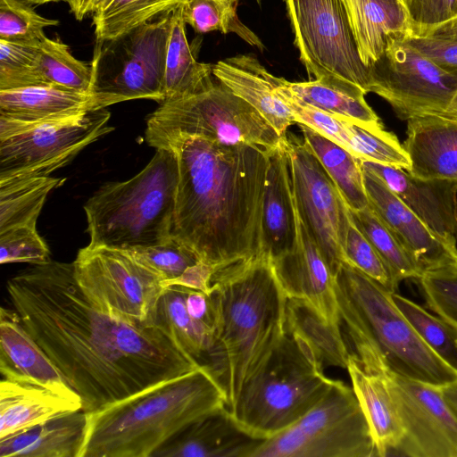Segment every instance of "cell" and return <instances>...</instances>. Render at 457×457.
<instances>
[{
  "mask_svg": "<svg viewBox=\"0 0 457 457\" xmlns=\"http://www.w3.org/2000/svg\"><path fill=\"white\" fill-rule=\"evenodd\" d=\"M12 303L91 412L201 365L155 326L132 323L96 306L73 263L36 264L7 282Z\"/></svg>",
  "mask_w": 457,
  "mask_h": 457,
  "instance_id": "cell-1",
  "label": "cell"
},
{
  "mask_svg": "<svg viewBox=\"0 0 457 457\" xmlns=\"http://www.w3.org/2000/svg\"><path fill=\"white\" fill-rule=\"evenodd\" d=\"M158 148L178 161L172 237L215 271L259 254L270 149L197 136H177Z\"/></svg>",
  "mask_w": 457,
  "mask_h": 457,
  "instance_id": "cell-2",
  "label": "cell"
},
{
  "mask_svg": "<svg viewBox=\"0 0 457 457\" xmlns=\"http://www.w3.org/2000/svg\"><path fill=\"white\" fill-rule=\"evenodd\" d=\"M210 295L213 339L205 366L220 385L230 409L285 336L287 296L271 261L261 253L216 270Z\"/></svg>",
  "mask_w": 457,
  "mask_h": 457,
  "instance_id": "cell-3",
  "label": "cell"
},
{
  "mask_svg": "<svg viewBox=\"0 0 457 457\" xmlns=\"http://www.w3.org/2000/svg\"><path fill=\"white\" fill-rule=\"evenodd\" d=\"M227 408L225 394L205 365L86 412L80 457H153L183 429Z\"/></svg>",
  "mask_w": 457,
  "mask_h": 457,
  "instance_id": "cell-4",
  "label": "cell"
},
{
  "mask_svg": "<svg viewBox=\"0 0 457 457\" xmlns=\"http://www.w3.org/2000/svg\"><path fill=\"white\" fill-rule=\"evenodd\" d=\"M340 324L351 350L374 352L395 374L442 386L457 372L422 341L393 299V292L344 262L335 276Z\"/></svg>",
  "mask_w": 457,
  "mask_h": 457,
  "instance_id": "cell-5",
  "label": "cell"
},
{
  "mask_svg": "<svg viewBox=\"0 0 457 457\" xmlns=\"http://www.w3.org/2000/svg\"><path fill=\"white\" fill-rule=\"evenodd\" d=\"M178 178L175 154L158 148L131 179L103 185L84 205L88 245L129 250L170 240Z\"/></svg>",
  "mask_w": 457,
  "mask_h": 457,
  "instance_id": "cell-6",
  "label": "cell"
},
{
  "mask_svg": "<svg viewBox=\"0 0 457 457\" xmlns=\"http://www.w3.org/2000/svg\"><path fill=\"white\" fill-rule=\"evenodd\" d=\"M334 382L307 349L286 332L228 411L244 432L267 439L303 417Z\"/></svg>",
  "mask_w": 457,
  "mask_h": 457,
  "instance_id": "cell-7",
  "label": "cell"
},
{
  "mask_svg": "<svg viewBox=\"0 0 457 457\" xmlns=\"http://www.w3.org/2000/svg\"><path fill=\"white\" fill-rule=\"evenodd\" d=\"M177 136H197L226 145L272 149L286 138L248 103L215 82L195 95L160 103L146 120L145 141L157 147Z\"/></svg>",
  "mask_w": 457,
  "mask_h": 457,
  "instance_id": "cell-8",
  "label": "cell"
},
{
  "mask_svg": "<svg viewBox=\"0 0 457 457\" xmlns=\"http://www.w3.org/2000/svg\"><path fill=\"white\" fill-rule=\"evenodd\" d=\"M170 12L118 39L96 42L90 63L91 110L133 99L164 101Z\"/></svg>",
  "mask_w": 457,
  "mask_h": 457,
  "instance_id": "cell-9",
  "label": "cell"
},
{
  "mask_svg": "<svg viewBox=\"0 0 457 457\" xmlns=\"http://www.w3.org/2000/svg\"><path fill=\"white\" fill-rule=\"evenodd\" d=\"M374 441L352 386L335 380L297 421L260 440L247 457H373Z\"/></svg>",
  "mask_w": 457,
  "mask_h": 457,
  "instance_id": "cell-10",
  "label": "cell"
},
{
  "mask_svg": "<svg viewBox=\"0 0 457 457\" xmlns=\"http://www.w3.org/2000/svg\"><path fill=\"white\" fill-rule=\"evenodd\" d=\"M106 108L71 119L26 123L0 116V182L49 176L114 129Z\"/></svg>",
  "mask_w": 457,
  "mask_h": 457,
  "instance_id": "cell-11",
  "label": "cell"
},
{
  "mask_svg": "<svg viewBox=\"0 0 457 457\" xmlns=\"http://www.w3.org/2000/svg\"><path fill=\"white\" fill-rule=\"evenodd\" d=\"M284 1L309 78L338 79L370 93V69L360 58L343 1Z\"/></svg>",
  "mask_w": 457,
  "mask_h": 457,
  "instance_id": "cell-12",
  "label": "cell"
},
{
  "mask_svg": "<svg viewBox=\"0 0 457 457\" xmlns=\"http://www.w3.org/2000/svg\"><path fill=\"white\" fill-rule=\"evenodd\" d=\"M75 279L102 311L132 323L149 324L164 287L155 273L126 250L81 248L74 260Z\"/></svg>",
  "mask_w": 457,
  "mask_h": 457,
  "instance_id": "cell-13",
  "label": "cell"
},
{
  "mask_svg": "<svg viewBox=\"0 0 457 457\" xmlns=\"http://www.w3.org/2000/svg\"><path fill=\"white\" fill-rule=\"evenodd\" d=\"M406 38L393 40L370 67V93L386 100L402 120L445 117L457 93V76L442 70Z\"/></svg>",
  "mask_w": 457,
  "mask_h": 457,
  "instance_id": "cell-14",
  "label": "cell"
},
{
  "mask_svg": "<svg viewBox=\"0 0 457 457\" xmlns=\"http://www.w3.org/2000/svg\"><path fill=\"white\" fill-rule=\"evenodd\" d=\"M293 195L299 217L336 276L346 262L350 208L304 140L287 134Z\"/></svg>",
  "mask_w": 457,
  "mask_h": 457,
  "instance_id": "cell-15",
  "label": "cell"
},
{
  "mask_svg": "<svg viewBox=\"0 0 457 457\" xmlns=\"http://www.w3.org/2000/svg\"><path fill=\"white\" fill-rule=\"evenodd\" d=\"M384 372L403 435L395 450L411 457H457V417L440 386Z\"/></svg>",
  "mask_w": 457,
  "mask_h": 457,
  "instance_id": "cell-16",
  "label": "cell"
},
{
  "mask_svg": "<svg viewBox=\"0 0 457 457\" xmlns=\"http://www.w3.org/2000/svg\"><path fill=\"white\" fill-rule=\"evenodd\" d=\"M362 173L370 206L422 273L456 268L457 243L445 240L429 229L377 175L365 169Z\"/></svg>",
  "mask_w": 457,
  "mask_h": 457,
  "instance_id": "cell-17",
  "label": "cell"
},
{
  "mask_svg": "<svg viewBox=\"0 0 457 457\" xmlns=\"http://www.w3.org/2000/svg\"><path fill=\"white\" fill-rule=\"evenodd\" d=\"M296 214L295 245L286 254L271 261L275 274L287 298L305 302L328 322L341 327L335 275L309 235L297 210Z\"/></svg>",
  "mask_w": 457,
  "mask_h": 457,
  "instance_id": "cell-18",
  "label": "cell"
},
{
  "mask_svg": "<svg viewBox=\"0 0 457 457\" xmlns=\"http://www.w3.org/2000/svg\"><path fill=\"white\" fill-rule=\"evenodd\" d=\"M361 166L380 178L435 234L457 243V182L421 179L373 162L361 161Z\"/></svg>",
  "mask_w": 457,
  "mask_h": 457,
  "instance_id": "cell-19",
  "label": "cell"
},
{
  "mask_svg": "<svg viewBox=\"0 0 457 457\" xmlns=\"http://www.w3.org/2000/svg\"><path fill=\"white\" fill-rule=\"evenodd\" d=\"M384 366L375 353L361 348L351 353L346 368L379 457L395 452L403 435Z\"/></svg>",
  "mask_w": 457,
  "mask_h": 457,
  "instance_id": "cell-20",
  "label": "cell"
},
{
  "mask_svg": "<svg viewBox=\"0 0 457 457\" xmlns=\"http://www.w3.org/2000/svg\"><path fill=\"white\" fill-rule=\"evenodd\" d=\"M0 372L6 380L43 387L65 398L81 401L26 330L18 312L4 307L0 309Z\"/></svg>",
  "mask_w": 457,
  "mask_h": 457,
  "instance_id": "cell-21",
  "label": "cell"
},
{
  "mask_svg": "<svg viewBox=\"0 0 457 457\" xmlns=\"http://www.w3.org/2000/svg\"><path fill=\"white\" fill-rule=\"evenodd\" d=\"M296 235L297 214L285 139L269 153L262 204L261 253L270 261L278 259L293 249Z\"/></svg>",
  "mask_w": 457,
  "mask_h": 457,
  "instance_id": "cell-22",
  "label": "cell"
},
{
  "mask_svg": "<svg viewBox=\"0 0 457 457\" xmlns=\"http://www.w3.org/2000/svg\"><path fill=\"white\" fill-rule=\"evenodd\" d=\"M213 76L253 107L283 138L295 117L275 91V76L251 54H237L212 66Z\"/></svg>",
  "mask_w": 457,
  "mask_h": 457,
  "instance_id": "cell-23",
  "label": "cell"
},
{
  "mask_svg": "<svg viewBox=\"0 0 457 457\" xmlns=\"http://www.w3.org/2000/svg\"><path fill=\"white\" fill-rule=\"evenodd\" d=\"M403 146L411 175L457 182V120L439 115L410 119Z\"/></svg>",
  "mask_w": 457,
  "mask_h": 457,
  "instance_id": "cell-24",
  "label": "cell"
},
{
  "mask_svg": "<svg viewBox=\"0 0 457 457\" xmlns=\"http://www.w3.org/2000/svg\"><path fill=\"white\" fill-rule=\"evenodd\" d=\"M259 441L244 432L224 408L183 429L153 457H247Z\"/></svg>",
  "mask_w": 457,
  "mask_h": 457,
  "instance_id": "cell-25",
  "label": "cell"
},
{
  "mask_svg": "<svg viewBox=\"0 0 457 457\" xmlns=\"http://www.w3.org/2000/svg\"><path fill=\"white\" fill-rule=\"evenodd\" d=\"M361 62L370 67L395 39L411 35L406 8L389 0H342Z\"/></svg>",
  "mask_w": 457,
  "mask_h": 457,
  "instance_id": "cell-26",
  "label": "cell"
},
{
  "mask_svg": "<svg viewBox=\"0 0 457 457\" xmlns=\"http://www.w3.org/2000/svg\"><path fill=\"white\" fill-rule=\"evenodd\" d=\"M87 431L83 411L67 412L0 439V457H80Z\"/></svg>",
  "mask_w": 457,
  "mask_h": 457,
  "instance_id": "cell-27",
  "label": "cell"
},
{
  "mask_svg": "<svg viewBox=\"0 0 457 457\" xmlns=\"http://www.w3.org/2000/svg\"><path fill=\"white\" fill-rule=\"evenodd\" d=\"M82 411V402L48 389L2 378L0 382V439L56 416Z\"/></svg>",
  "mask_w": 457,
  "mask_h": 457,
  "instance_id": "cell-28",
  "label": "cell"
},
{
  "mask_svg": "<svg viewBox=\"0 0 457 457\" xmlns=\"http://www.w3.org/2000/svg\"><path fill=\"white\" fill-rule=\"evenodd\" d=\"M89 110L86 93L44 86L0 90V116L26 123L63 120Z\"/></svg>",
  "mask_w": 457,
  "mask_h": 457,
  "instance_id": "cell-29",
  "label": "cell"
},
{
  "mask_svg": "<svg viewBox=\"0 0 457 457\" xmlns=\"http://www.w3.org/2000/svg\"><path fill=\"white\" fill-rule=\"evenodd\" d=\"M279 84L301 101L373 131L385 129L378 116L365 100L360 87L332 79L290 82L278 78Z\"/></svg>",
  "mask_w": 457,
  "mask_h": 457,
  "instance_id": "cell-30",
  "label": "cell"
},
{
  "mask_svg": "<svg viewBox=\"0 0 457 457\" xmlns=\"http://www.w3.org/2000/svg\"><path fill=\"white\" fill-rule=\"evenodd\" d=\"M286 332L307 349L323 369H346L352 353L341 327L322 318L305 302L287 298Z\"/></svg>",
  "mask_w": 457,
  "mask_h": 457,
  "instance_id": "cell-31",
  "label": "cell"
},
{
  "mask_svg": "<svg viewBox=\"0 0 457 457\" xmlns=\"http://www.w3.org/2000/svg\"><path fill=\"white\" fill-rule=\"evenodd\" d=\"M181 4L170 12L164 101L197 94L216 80L212 74L213 64L199 62L187 41Z\"/></svg>",
  "mask_w": 457,
  "mask_h": 457,
  "instance_id": "cell-32",
  "label": "cell"
},
{
  "mask_svg": "<svg viewBox=\"0 0 457 457\" xmlns=\"http://www.w3.org/2000/svg\"><path fill=\"white\" fill-rule=\"evenodd\" d=\"M150 325L167 334L200 365L206 364L212 347L213 333L190 316L186 304V287H164Z\"/></svg>",
  "mask_w": 457,
  "mask_h": 457,
  "instance_id": "cell-33",
  "label": "cell"
},
{
  "mask_svg": "<svg viewBox=\"0 0 457 457\" xmlns=\"http://www.w3.org/2000/svg\"><path fill=\"white\" fill-rule=\"evenodd\" d=\"M303 140L335 182L348 207L358 211L368 207L361 161L346 149L310 127L296 123Z\"/></svg>",
  "mask_w": 457,
  "mask_h": 457,
  "instance_id": "cell-34",
  "label": "cell"
},
{
  "mask_svg": "<svg viewBox=\"0 0 457 457\" xmlns=\"http://www.w3.org/2000/svg\"><path fill=\"white\" fill-rule=\"evenodd\" d=\"M64 180L40 176L0 182V232L13 227H37L47 195Z\"/></svg>",
  "mask_w": 457,
  "mask_h": 457,
  "instance_id": "cell-35",
  "label": "cell"
},
{
  "mask_svg": "<svg viewBox=\"0 0 457 457\" xmlns=\"http://www.w3.org/2000/svg\"><path fill=\"white\" fill-rule=\"evenodd\" d=\"M185 0H112L96 10L93 21L96 42L118 39L140 25L166 14Z\"/></svg>",
  "mask_w": 457,
  "mask_h": 457,
  "instance_id": "cell-36",
  "label": "cell"
},
{
  "mask_svg": "<svg viewBox=\"0 0 457 457\" xmlns=\"http://www.w3.org/2000/svg\"><path fill=\"white\" fill-rule=\"evenodd\" d=\"M37 75L40 86L89 94L92 67L76 59L60 39L40 40Z\"/></svg>",
  "mask_w": 457,
  "mask_h": 457,
  "instance_id": "cell-37",
  "label": "cell"
},
{
  "mask_svg": "<svg viewBox=\"0 0 457 457\" xmlns=\"http://www.w3.org/2000/svg\"><path fill=\"white\" fill-rule=\"evenodd\" d=\"M351 217L390 270L399 284L405 279H418L422 271L393 232L369 205L362 210H351Z\"/></svg>",
  "mask_w": 457,
  "mask_h": 457,
  "instance_id": "cell-38",
  "label": "cell"
},
{
  "mask_svg": "<svg viewBox=\"0 0 457 457\" xmlns=\"http://www.w3.org/2000/svg\"><path fill=\"white\" fill-rule=\"evenodd\" d=\"M239 0H185L182 13L186 24L196 33H235L249 45L264 49L261 39L237 16Z\"/></svg>",
  "mask_w": 457,
  "mask_h": 457,
  "instance_id": "cell-39",
  "label": "cell"
},
{
  "mask_svg": "<svg viewBox=\"0 0 457 457\" xmlns=\"http://www.w3.org/2000/svg\"><path fill=\"white\" fill-rule=\"evenodd\" d=\"M393 299L422 341L457 372V328L396 292Z\"/></svg>",
  "mask_w": 457,
  "mask_h": 457,
  "instance_id": "cell-40",
  "label": "cell"
},
{
  "mask_svg": "<svg viewBox=\"0 0 457 457\" xmlns=\"http://www.w3.org/2000/svg\"><path fill=\"white\" fill-rule=\"evenodd\" d=\"M39 43L0 39V90L40 86L37 75Z\"/></svg>",
  "mask_w": 457,
  "mask_h": 457,
  "instance_id": "cell-41",
  "label": "cell"
},
{
  "mask_svg": "<svg viewBox=\"0 0 457 457\" xmlns=\"http://www.w3.org/2000/svg\"><path fill=\"white\" fill-rule=\"evenodd\" d=\"M26 0H0V39L10 41L41 40L44 29L59 21L37 13Z\"/></svg>",
  "mask_w": 457,
  "mask_h": 457,
  "instance_id": "cell-42",
  "label": "cell"
},
{
  "mask_svg": "<svg viewBox=\"0 0 457 457\" xmlns=\"http://www.w3.org/2000/svg\"><path fill=\"white\" fill-rule=\"evenodd\" d=\"M126 251L162 280L179 277L187 268L199 262L193 252L173 237L164 244Z\"/></svg>",
  "mask_w": 457,
  "mask_h": 457,
  "instance_id": "cell-43",
  "label": "cell"
},
{
  "mask_svg": "<svg viewBox=\"0 0 457 457\" xmlns=\"http://www.w3.org/2000/svg\"><path fill=\"white\" fill-rule=\"evenodd\" d=\"M416 281L428 308L457 328V268L428 270Z\"/></svg>",
  "mask_w": 457,
  "mask_h": 457,
  "instance_id": "cell-44",
  "label": "cell"
},
{
  "mask_svg": "<svg viewBox=\"0 0 457 457\" xmlns=\"http://www.w3.org/2000/svg\"><path fill=\"white\" fill-rule=\"evenodd\" d=\"M351 214V213H350ZM344 252L346 262L395 293L398 283L374 246L357 228L352 217L347 229Z\"/></svg>",
  "mask_w": 457,
  "mask_h": 457,
  "instance_id": "cell-45",
  "label": "cell"
},
{
  "mask_svg": "<svg viewBox=\"0 0 457 457\" xmlns=\"http://www.w3.org/2000/svg\"><path fill=\"white\" fill-rule=\"evenodd\" d=\"M51 261L50 250L37 227H13L0 232V262H28L33 265Z\"/></svg>",
  "mask_w": 457,
  "mask_h": 457,
  "instance_id": "cell-46",
  "label": "cell"
},
{
  "mask_svg": "<svg viewBox=\"0 0 457 457\" xmlns=\"http://www.w3.org/2000/svg\"><path fill=\"white\" fill-rule=\"evenodd\" d=\"M406 11L411 35L423 36L457 17V0H408Z\"/></svg>",
  "mask_w": 457,
  "mask_h": 457,
  "instance_id": "cell-47",
  "label": "cell"
},
{
  "mask_svg": "<svg viewBox=\"0 0 457 457\" xmlns=\"http://www.w3.org/2000/svg\"><path fill=\"white\" fill-rule=\"evenodd\" d=\"M406 40L442 70L457 76V40L417 35Z\"/></svg>",
  "mask_w": 457,
  "mask_h": 457,
  "instance_id": "cell-48",
  "label": "cell"
},
{
  "mask_svg": "<svg viewBox=\"0 0 457 457\" xmlns=\"http://www.w3.org/2000/svg\"><path fill=\"white\" fill-rule=\"evenodd\" d=\"M214 272L212 266L198 262L187 268L179 277L162 280L161 284L163 287L180 286L209 295L212 290V278Z\"/></svg>",
  "mask_w": 457,
  "mask_h": 457,
  "instance_id": "cell-49",
  "label": "cell"
},
{
  "mask_svg": "<svg viewBox=\"0 0 457 457\" xmlns=\"http://www.w3.org/2000/svg\"><path fill=\"white\" fill-rule=\"evenodd\" d=\"M186 304L190 316L213 333L214 310L210 294L186 287Z\"/></svg>",
  "mask_w": 457,
  "mask_h": 457,
  "instance_id": "cell-50",
  "label": "cell"
},
{
  "mask_svg": "<svg viewBox=\"0 0 457 457\" xmlns=\"http://www.w3.org/2000/svg\"><path fill=\"white\" fill-rule=\"evenodd\" d=\"M423 36L457 40V17L431 29Z\"/></svg>",
  "mask_w": 457,
  "mask_h": 457,
  "instance_id": "cell-51",
  "label": "cell"
},
{
  "mask_svg": "<svg viewBox=\"0 0 457 457\" xmlns=\"http://www.w3.org/2000/svg\"><path fill=\"white\" fill-rule=\"evenodd\" d=\"M96 0H64L71 12L78 21L83 20L87 14L93 12V6Z\"/></svg>",
  "mask_w": 457,
  "mask_h": 457,
  "instance_id": "cell-52",
  "label": "cell"
},
{
  "mask_svg": "<svg viewBox=\"0 0 457 457\" xmlns=\"http://www.w3.org/2000/svg\"><path fill=\"white\" fill-rule=\"evenodd\" d=\"M442 395L457 417V379L440 386Z\"/></svg>",
  "mask_w": 457,
  "mask_h": 457,
  "instance_id": "cell-53",
  "label": "cell"
},
{
  "mask_svg": "<svg viewBox=\"0 0 457 457\" xmlns=\"http://www.w3.org/2000/svg\"><path fill=\"white\" fill-rule=\"evenodd\" d=\"M445 117L457 120V93L454 95Z\"/></svg>",
  "mask_w": 457,
  "mask_h": 457,
  "instance_id": "cell-54",
  "label": "cell"
},
{
  "mask_svg": "<svg viewBox=\"0 0 457 457\" xmlns=\"http://www.w3.org/2000/svg\"><path fill=\"white\" fill-rule=\"evenodd\" d=\"M112 0H96L93 6V12L106 6Z\"/></svg>",
  "mask_w": 457,
  "mask_h": 457,
  "instance_id": "cell-55",
  "label": "cell"
},
{
  "mask_svg": "<svg viewBox=\"0 0 457 457\" xmlns=\"http://www.w3.org/2000/svg\"><path fill=\"white\" fill-rule=\"evenodd\" d=\"M26 1L31 4L40 5V4H48V3H56V2H61V1L63 2L64 0H26Z\"/></svg>",
  "mask_w": 457,
  "mask_h": 457,
  "instance_id": "cell-56",
  "label": "cell"
},
{
  "mask_svg": "<svg viewBox=\"0 0 457 457\" xmlns=\"http://www.w3.org/2000/svg\"><path fill=\"white\" fill-rule=\"evenodd\" d=\"M403 5L404 7L406 8V5H407V3H408V0H399Z\"/></svg>",
  "mask_w": 457,
  "mask_h": 457,
  "instance_id": "cell-57",
  "label": "cell"
},
{
  "mask_svg": "<svg viewBox=\"0 0 457 457\" xmlns=\"http://www.w3.org/2000/svg\"><path fill=\"white\" fill-rule=\"evenodd\" d=\"M389 1H392V2H398V3H401L399 0H389ZM402 4V3H401ZM404 6V5H403Z\"/></svg>",
  "mask_w": 457,
  "mask_h": 457,
  "instance_id": "cell-58",
  "label": "cell"
},
{
  "mask_svg": "<svg viewBox=\"0 0 457 457\" xmlns=\"http://www.w3.org/2000/svg\"><path fill=\"white\" fill-rule=\"evenodd\" d=\"M256 1H257V3H258V4H261V1H262V0H256Z\"/></svg>",
  "mask_w": 457,
  "mask_h": 457,
  "instance_id": "cell-59",
  "label": "cell"
},
{
  "mask_svg": "<svg viewBox=\"0 0 457 457\" xmlns=\"http://www.w3.org/2000/svg\"><path fill=\"white\" fill-rule=\"evenodd\" d=\"M457 268V267H456Z\"/></svg>",
  "mask_w": 457,
  "mask_h": 457,
  "instance_id": "cell-60",
  "label": "cell"
}]
</instances>
